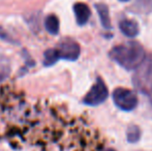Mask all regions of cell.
<instances>
[{"instance_id": "obj_1", "label": "cell", "mask_w": 152, "mask_h": 151, "mask_svg": "<svg viewBox=\"0 0 152 151\" xmlns=\"http://www.w3.org/2000/svg\"><path fill=\"white\" fill-rule=\"evenodd\" d=\"M110 57L127 71L136 69L146 58V52L136 42L116 46L110 51Z\"/></svg>"}, {"instance_id": "obj_2", "label": "cell", "mask_w": 152, "mask_h": 151, "mask_svg": "<svg viewBox=\"0 0 152 151\" xmlns=\"http://www.w3.org/2000/svg\"><path fill=\"white\" fill-rule=\"evenodd\" d=\"M132 83L140 92L147 95L152 94V58H145L137 67Z\"/></svg>"}, {"instance_id": "obj_3", "label": "cell", "mask_w": 152, "mask_h": 151, "mask_svg": "<svg viewBox=\"0 0 152 151\" xmlns=\"http://www.w3.org/2000/svg\"><path fill=\"white\" fill-rule=\"evenodd\" d=\"M109 95V90L107 88L104 82L100 78L96 79V82L91 87L89 92L86 94V96L83 99V103L87 106H91V107H95L100 104H102Z\"/></svg>"}, {"instance_id": "obj_4", "label": "cell", "mask_w": 152, "mask_h": 151, "mask_svg": "<svg viewBox=\"0 0 152 151\" xmlns=\"http://www.w3.org/2000/svg\"><path fill=\"white\" fill-rule=\"evenodd\" d=\"M114 103L123 111H132L138 105V97L134 91L125 88H117L113 92Z\"/></svg>"}, {"instance_id": "obj_5", "label": "cell", "mask_w": 152, "mask_h": 151, "mask_svg": "<svg viewBox=\"0 0 152 151\" xmlns=\"http://www.w3.org/2000/svg\"><path fill=\"white\" fill-rule=\"evenodd\" d=\"M58 53L59 57L64 60L68 61H76L80 56L81 49L78 42L75 40L66 38L63 39L58 46Z\"/></svg>"}, {"instance_id": "obj_6", "label": "cell", "mask_w": 152, "mask_h": 151, "mask_svg": "<svg viewBox=\"0 0 152 151\" xmlns=\"http://www.w3.org/2000/svg\"><path fill=\"white\" fill-rule=\"evenodd\" d=\"M74 12H75V15H76L77 23H78L80 26H83V25L86 24L91 16L90 8L88 7L87 4L82 3V2H79V3L75 4Z\"/></svg>"}, {"instance_id": "obj_7", "label": "cell", "mask_w": 152, "mask_h": 151, "mask_svg": "<svg viewBox=\"0 0 152 151\" xmlns=\"http://www.w3.org/2000/svg\"><path fill=\"white\" fill-rule=\"evenodd\" d=\"M119 28H120L121 32L128 37H134L139 33L138 24H137V22H134L132 20H127V19L122 20L119 23Z\"/></svg>"}, {"instance_id": "obj_8", "label": "cell", "mask_w": 152, "mask_h": 151, "mask_svg": "<svg viewBox=\"0 0 152 151\" xmlns=\"http://www.w3.org/2000/svg\"><path fill=\"white\" fill-rule=\"evenodd\" d=\"M130 10L139 15L150 14L152 12V0H134Z\"/></svg>"}, {"instance_id": "obj_9", "label": "cell", "mask_w": 152, "mask_h": 151, "mask_svg": "<svg viewBox=\"0 0 152 151\" xmlns=\"http://www.w3.org/2000/svg\"><path fill=\"white\" fill-rule=\"evenodd\" d=\"M95 8L98 12V16H99L102 27L106 29H110L111 28V21H110V16H109L108 6L104 3H97V4H95Z\"/></svg>"}, {"instance_id": "obj_10", "label": "cell", "mask_w": 152, "mask_h": 151, "mask_svg": "<svg viewBox=\"0 0 152 151\" xmlns=\"http://www.w3.org/2000/svg\"><path fill=\"white\" fill-rule=\"evenodd\" d=\"M45 27L50 34L56 35L59 32V20L55 15H50L45 20Z\"/></svg>"}, {"instance_id": "obj_11", "label": "cell", "mask_w": 152, "mask_h": 151, "mask_svg": "<svg viewBox=\"0 0 152 151\" xmlns=\"http://www.w3.org/2000/svg\"><path fill=\"white\" fill-rule=\"evenodd\" d=\"M60 59L57 49H48L44 53V64L46 66H52Z\"/></svg>"}, {"instance_id": "obj_12", "label": "cell", "mask_w": 152, "mask_h": 151, "mask_svg": "<svg viewBox=\"0 0 152 151\" xmlns=\"http://www.w3.org/2000/svg\"><path fill=\"white\" fill-rule=\"evenodd\" d=\"M141 137V131L138 126L136 125H132L127 128L126 131V138L129 143H137L140 140Z\"/></svg>"}, {"instance_id": "obj_13", "label": "cell", "mask_w": 152, "mask_h": 151, "mask_svg": "<svg viewBox=\"0 0 152 151\" xmlns=\"http://www.w3.org/2000/svg\"><path fill=\"white\" fill-rule=\"evenodd\" d=\"M102 151H115V150H113V149H104V150H102Z\"/></svg>"}, {"instance_id": "obj_14", "label": "cell", "mask_w": 152, "mask_h": 151, "mask_svg": "<svg viewBox=\"0 0 152 151\" xmlns=\"http://www.w3.org/2000/svg\"><path fill=\"white\" fill-rule=\"evenodd\" d=\"M120 1H123V2H125V1H128V0H120Z\"/></svg>"}]
</instances>
